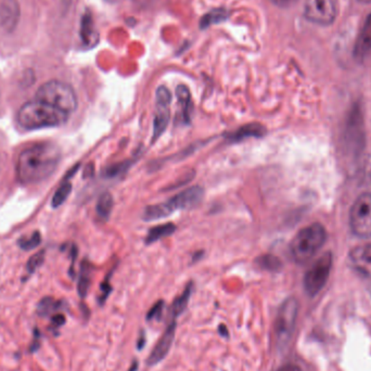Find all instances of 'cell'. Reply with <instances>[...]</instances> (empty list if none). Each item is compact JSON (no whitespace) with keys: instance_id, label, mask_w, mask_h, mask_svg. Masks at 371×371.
Here are the masks:
<instances>
[{"instance_id":"1f68e13d","label":"cell","mask_w":371,"mask_h":371,"mask_svg":"<svg viewBox=\"0 0 371 371\" xmlns=\"http://www.w3.org/2000/svg\"><path fill=\"white\" fill-rule=\"evenodd\" d=\"M368 290H369V292H370V295H371V278L370 279H369V282H368Z\"/></svg>"},{"instance_id":"ba28073f","label":"cell","mask_w":371,"mask_h":371,"mask_svg":"<svg viewBox=\"0 0 371 371\" xmlns=\"http://www.w3.org/2000/svg\"><path fill=\"white\" fill-rule=\"evenodd\" d=\"M352 231L361 238H371V193L361 195L350 213Z\"/></svg>"},{"instance_id":"4dcf8cb0","label":"cell","mask_w":371,"mask_h":371,"mask_svg":"<svg viewBox=\"0 0 371 371\" xmlns=\"http://www.w3.org/2000/svg\"><path fill=\"white\" fill-rule=\"evenodd\" d=\"M137 368H138V363H137V361H135V363H133V365H131V369L128 371H137Z\"/></svg>"},{"instance_id":"4316f807","label":"cell","mask_w":371,"mask_h":371,"mask_svg":"<svg viewBox=\"0 0 371 371\" xmlns=\"http://www.w3.org/2000/svg\"><path fill=\"white\" fill-rule=\"evenodd\" d=\"M299 0H272V3L279 8H289L291 6L297 3Z\"/></svg>"},{"instance_id":"30bf717a","label":"cell","mask_w":371,"mask_h":371,"mask_svg":"<svg viewBox=\"0 0 371 371\" xmlns=\"http://www.w3.org/2000/svg\"><path fill=\"white\" fill-rule=\"evenodd\" d=\"M171 101L172 95L169 90L165 86H160L156 90V114H154L152 141L160 138L169 125Z\"/></svg>"},{"instance_id":"ac0fdd59","label":"cell","mask_w":371,"mask_h":371,"mask_svg":"<svg viewBox=\"0 0 371 371\" xmlns=\"http://www.w3.org/2000/svg\"><path fill=\"white\" fill-rule=\"evenodd\" d=\"M71 191H72V184H71V182H63V184L56 189V191L54 192V197H52V208L56 209L61 206V205L67 201Z\"/></svg>"},{"instance_id":"6da1fadb","label":"cell","mask_w":371,"mask_h":371,"mask_svg":"<svg viewBox=\"0 0 371 371\" xmlns=\"http://www.w3.org/2000/svg\"><path fill=\"white\" fill-rule=\"evenodd\" d=\"M60 159V149L52 142H39L26 147L17 159V178L23 184L43 182L54 174Z\"/></svg>"},{"instance_id":"d6a6232c","label":"cell","mask_w":371,"mask_h":371,"mask_svg":"<svg viewBox=\"0 0 371 371\" xmlns=\"http://www.w3.org/2000/svg\"><path fill=\"white\" fill-rule=\"evenodd\" d=\"M363 3H370L371 0H361Z\"/></svg>"},{"instance_id":"2e32d148","label":"cell","mask_w":371,"mask_h":371,"mask_svg":"<svg viewBox=\"0 0 371 371\" xmlns=\"http://www.w3.org/2000/svg\"><path fill=\"white\" fill-rule=\"evenodd\" d=\"M176 231V226L172 223L163 224V225L156 226L149 231L146 237V244H151L156 241L161 240L165 237H169Z\"/></svg>"},{"instance_id":"3957f363","label":"cell","mask_w":371,"mask_h":371,"mask_svg":"<svg viewBox=\"0 0 371 371\" xmlns=\"http://www.w3.org/2000/svg\"><path fill=\"white\" fill-rule=\"evenodd\" d=\"M327 241V231L321 224H312L303 228L297 233L291 244L290 251L297 263L304 264L312 259Z\"/></svg>"},{"instance_id":"7a4b0ae2","label":"cell","mask_w":371,"mask_h":371,"mask_svg":"<svg viewBox=\"0 0 371 371\" xmlns=\"http://www.w3.org/2000/svg\"><path fill=\"white\" fill-rule=\"evenodd\" d=\"M67 118V113L36 99L24 103L17 116L19 125L28 131L58 127L63 125Z\"/></svg>"},{"instance_id":"8fae6325","label":"cell","mask_w":371,"mask_h":371,"mask_svg":"<svg viewBox=\"0 0 371 371\" xmlns=\"http://www.w3.org/2000/svg\"><path fill=\"white\" fill-rule=\"evenodd\" d=\"M175 335H176V319H169L167 329L149 356L148 361H147L149 366H154L167 357V354L171 351L173 342H174Z\"/></svg>"},{"instance_id":"ffe728a7","label":"cell","mask_w":371,"mask_h":371,"mask_svg":"<svg viewBox=\"0 0 371 371\" xmlns=\"http://www.w3.org/2000/svg\"><path fill=\"white\" fill-rule=\"evenodd\" d=\"M41 244V235L39 231H35L31 235H26L19 241V246L24 251H31Z\"/></svg>"},{"instance_id":"277c9868","label":"cell","mask_w":371,"mask_h":371,"mask_svg":"<svg viewBox=\"0 0 371 371\" xmlns=\"http://www.w3.org/2000/svg\"><path fill=\"white\" fill-rule=\"evenodd\" d=\"M204 190L200 186L190 187L178 195L171 198L169 201L160 204L150 205L145 210L144 220L146 222L150 220H161L171 215L174 211L189 210L195 208V205L201 202Z\"/></svg>"},{"instance_id":"52a82bcc","label":"cell","mask_w":371,"mask_h":371,"mask_svg":"<svg viewBox=\"0 0 371 371\" xmlns=\"http://www.w3.org/2000/svg\"><path fill=\"white\" fill-rule=\"evenodd\" d=\"M332 268V255L331 253L324 254L316 262L304 276V289L310 297H315L327 284Z\"/></svg>"},{"instance_id":"603a6c76","label":"cell","mask_w":371,"mask_h":371,"mask_svg":"<svg viewBox=\"0 0 371 371\" xmlns=\"http://www.w3.org/2000/svg\"><path fill=\"white\" fill-rule=\"evenodd\" d=\"M58 305H59V302H56V301L50 299V297H45V299H41V303H39L37 310H39L41 315L46 316L48 315L49 312L56 310Z\"/></svg>"},{"instance_id":"f546056e","label":"cell","mask_w":371,"mask_h":371,"mask_svg":"<svg viewBox=\"0 0 371 371\" xmlns=\"http://www.w3.org/2000/svg\"><path fill=\"white\" fill-rule=\"evenodd\" d=\"M220 335H223V337H225V338H227L228 330L227 329H226L225 326L224 325L220 326Z\"/></svg>"},{"instance_id":"7402d4cb","label":"cell","mask_w":371,"mask_h":371,"mask_svg":"<svg viewBox=\"0 0 371 371\" xmlns=\"http://www.w3.org/2000/svg\"><path fill=\"white\" fill-rule=\"evenodd\" d=\"M45 259V252L41 251L35 255L32 256L31 259H28L26 269L30 274L36 272L37 269L43 265Z\"/></svg>"},{"instance_id":"5b68a950","label":"cell","mask_w":371,"mask_h":371,"mask_svg":"<svg viewBox=\"0 0 371 371\" xmlns=\"http://www.w3.org/2000/svg\"><path fill=\"white\" fill-rule=\"evenodd\" d=\"M35 99L52 105L67 114L74 112L78 105L74 89L67 83L56 80L41 85L37 90Z\"/></svg>"},{"instance_id":"cb8c5ba5","label":"cell","mask_w":371,"mask_h":371,"mask_svg":"<svg viewBox=\"0 0 371 371\" xmlns=\"http://www.w3.org/2000/svg\"><path fill=\"white\" fill-rule=\"evenodd\" d=\"M89 284V272H88V271H86V272L83 271L82 275H81L80 277V280H78V286H77V289H78V293H80L81 297H85L87 295Z\"/></svg>"},{"instance_id":"7c38bea8","label":"cell","mask_w":371,"mask_h":371,"mask_svg":"<svg viewBox=\"0 0 371 371\" xmlns=\"http://www.w3.org/2000/svg\"><path fill=\"white\" fill-rule=\"evenodd\" d=\"M371 52V13L361 25L354 45L353 54L357 61H363Z\"/></svg>"},{"instance_id":"5bb4252c","label":"cell","mask_w":371,"mask_h":371,"mask_svg":"<svg viewBox=\"0 0 371 371\" xmlns=\"http://www.w3.org/2000/svg\"><path fill=\"white\" fill-rule=\"evenodd\" d=\"M176 96L182 120L184 123H189L192 111L191 94H190L189 88L184 85H180L176 89Z\"/></svg>"},{"instance_id":"9c48e42d","label":"cell","mask_w":371,"mask_h":371,"mask_svg":"<svg viewBox=\"0 0 371 371\" xmlns=\"http://www.w3.org/2000/svg\"><path fill=\"white\" fill-rule=\"evenodd\" d=\"M337 14V0H306L305 3V18L318 25H330Z\"/></svg>"},{"instance_id":"f1b7e54d","label":"cell","mask_w":371,"mask_h":371,"mask_svg":"<svg viewBox=\"0 0 371 371\" xmlns=\"http://www.w3.org/2000/svg\"><path fill=\"white\" fill-rule=\"evenodd\" d=\"M278 371H302V369L299 368L297 365H295V363H288V365L282 366Z\"/></svg>"},{"instance_id":"83f0119b","label":"cell","mask_w":371,"mask_h":371,"mask_svg":"<svg viewBox=\"0 0 371 371\" xmlns=\"http://www.w3.org/2000/svg\"><path fill=\"white\" fill-rule=\"evenodd\" d=\"M52 323L54 327L59 328L65 323V317L63 315H56L52 317Z\"/></svg>"},{"instance_id":"484cf974","label":"cell","mask_w":371,"mask_h":371,"mask_svg":"<svg viewBox=\"0 0 371 371\" xmlns=\"http://www.w3.org/2000/svg\"><path fill=\"white\" fill-rule=\"evenodd\" d=\"M163 301H160V302L156 303V304L154 305L153 308H152L151 310H149L148 315H147V319H160L162 316V312H163Z\"/></svg>"},{"instance_id":"9a60e30c","label":"cell","mask_w":371,"mask_h":371,"mask_svg":"<svg viewBox=\"0 0 371 371\" xmlns=\"http://www.w3.org/2000/svg\"><path fill=\"white\" fill-rule=\"evenodd\" d=\"M191 293L192 284H189L187 287L184 288L182 295L174 299V302H173L172 306H171V310H169L171 319H177L186 310L188 303H189L190 297H191Z\"/></svg>"},{"instance_id":"4fadbf2b","label":"cell","mask_w":371,"mask_h":371,"mask_svg":"<svg viewBox=\"0 0 371 371\" xmlns=\"http://www.w3.org/2000/svg\"><path fill=\"white\" fill-rule=\"evenodd\" d=\"M266 135V128L259 123H250L241 126L237 131L226 135V139L231 142H239L248 138H261Z\"/></svg>"},{"instance_id":"44dd1931","label":"cell","mask_w":371,"mask_h":371,"mask_svg":"<svg viewBox=\"0 0 371 371\" xmlns=\"http://www.w3.org/2000/svg\"><path fill=\"white\" fill-rule=\"evenodd\" d=\"M351 257L353 261L359 263L371 264V244L354 248Z\"/></svg>"},{"instance_id":"d6986e66","label":"cell","mask_w":371,"mask_h":371,"mask_svg":"<svg viewBox=\"0 0 371 371\" xmlns=\"http://www.w3.org/2000/svg\"><path fill=\"white\" fill-rule=\"evenodd\" d=\"M256 264L262 268L269 271V272H278L282 268V262L279 261V259L276 256L271 255V254L261 256V257L256 259Z\"/></svg>"},{"instance_id":"d4e9b609","label":"cell","mask_w":371,"mask_h":371,"mask_svg":"<svg viewBox=\"0 0 371 371\" xmlns=\"http://www.w3.org/2000/svg\"><path fill=\"white\" fill-rule=\"evenodd\" d=\"M128 167H129V162H124V163L116 164V165H113V167L105 169V176L109 177V178L118 176V175L120 174V173L125 172V169H127Z\"/></svg>"},{"instance_id":"e0dca14e","label":"cell","mask_w":371,"mask_h":371,"mask_svg":"<svg viewBox=\"0 0 371 371\" xmlns=\"http://www.w3.org/2000/svg\"><path fill=\"white\" fill-rule=\"evenodd\" d=\"M113 206H114V200H113L112 195L109 192H105L98 200L97 208H96L98 215L103 220H109Z\"/></svg>"},{"instance_id":"8992f818","label":"cell","mask_w":371,"mask_h":371,"mask_svg":"<svg viewBox=\"0 0 371 371\" xmlns=\"http://www.w3.org/2000/svg\"><path fill=\"white\" fill-rule=\"evenodd\" d=\"M297 312H299V303L295 297L286 299L277 312L274 325L275 338L277 346L282 350L287 348L292 335L295 333Z\"/></svg>"}]
</instances>
